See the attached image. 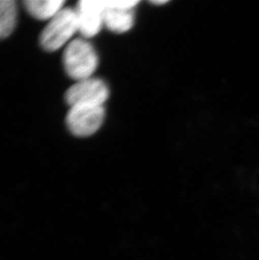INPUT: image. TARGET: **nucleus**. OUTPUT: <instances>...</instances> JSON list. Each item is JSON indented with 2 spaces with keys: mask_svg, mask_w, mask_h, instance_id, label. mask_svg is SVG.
I'll return each mask as SVG.
<instances>
[{
  "mask_svg": "<svg viewBox=\"0 0 259 260\" xmlns=\"http://www.w3.org/2000/svg\"><path fill=\"white\" fill-rule=\"evenodd\" d=\"M64 70L75 81L91 78L98 68V55L91 43L83 38L73 40L62 55Z\"/></svg>",
  "mask_w": 259,
  "mask_h": 260,
  "instance_id": "nucleus-1",
  "label": "nucleus"
},
{
  "mask_svg": "<svg viewBox=\"0 0 259 260\" xmlns=\"http://www.w3.org/2000/svg\"><path fill=\"white\" fill-rule=\"evenodd\" d=\"M76 32H78L76 10L64 7L42 29L39 37L40 45L47 52H56L69 44Z\"/></svg>",
  "mask_w": 259,
  "mask_h": 260,
  "instance_id": "nucleus-2",
  "label": "nucleus"
},
{
  "mask_svg": "<svg viewBox=\"0 0 259 260\" xmlns=\"http://www.w3.org/2000/svg\"><path fill=\"white\" fill-rule=\"evenodd\" d=\"M105 116L104 106H72L66 116L67 127L76 137H89L103 125Z\"/></svg>",
  "mask_w": 259,
  "mask_h": 260,
  "instance_id": "nucleus-3",
  "label": "nucleus"
},
{
  "mask_svg": "<svg viewBox=\"0 0 259 260\" xmlns=\"http://www.w3.org/2000/svg\"><path fill=\"white\" fill-rule=\"evenodd\" d=\"M109 88L105 82L97 78L77 81L65 93L69 107L75 106H104L109 98Z\"/></svg>",
  "mask_w": 259,
  "mask_h": 260,
  "instance_id": "nucleus-4",
  "label": "nucleus"
},
{
  "mask_svg": "<svg viewBox=\"0 0 259 260\" xmlns=\"http://www.w3.org/2000/svg\"><path fill=\"white\" fill-rule=\"evenodd\" d=\"M76 10L78 32L84 38L95 37L104 25L105 0H82Z\"/></svg>",
  "mask_w": 259,
  "mask_h": 260,
  "instance_id": "nucleus-5",
  "label": "nucleus"
},
{
  "mask_svg": "<svg viewBox=\"0 0 259 260\" xmlns=\"http://www.w3.org/2000/svg\"><path fill=\"white\" fill-rule=\"evenodd\" d=\"M104 25L115 33H125L134 25L133 10L120 8L109 7L105 5Z\"/></svg>",
  "mask_w": 259,
  "mask_h": 260,
  "instance_id": "nucleus-6",
  "label": "nucleus"
},
{
  "mask_svg": "<svg viewBox=\"0 0 259 260\" xmlns=\"http://www.w3.org/2000/svg\"><path fill=\"white\" fill-rule=\"evenodd\" d=\"M24 6L29 15L38 20L49 21L64 8L61 0H25Z\"/></svg>",
  "mask_w": 259,
  "mask_h": 260,
  "instance_id": "nucleus-7",
  "label": "nucleus"
},
{
  "mask_svg": "<svg viewBox=\"0 0 259 260\" xmlns=\"http://www.w3.org/2000/svg\"><path fill=\"white\" fill-rule=\"evenodd\" d=\"M17 4L14 0H0V40L6 39L17 24Z\"/></svg>",
  "mask_w": 259,
  "mask_h": 260,
  "instance_id": "nucleus-8",
  "label": "nucleus"
},
{
  "mask_svg": "<svg viewBox=\"0 0 259 260\" xmlns=\"http://www.w3.org/2000/svg\"><path fill=\"white\" fill-rule=\"evenodd\" d=\"M152 3L154 5H164V4H166L167 1H152Z\"/></svg>",
  "mask_w": 259,
  "mask_h": 260,
  "instance_id": "nucleus-9",
  "label": "nucleus"
}]
</instances>
